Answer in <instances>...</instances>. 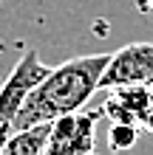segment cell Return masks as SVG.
Segmentation results:
<instances>
[{"label":"cell","instance_id":"cell-1","mask_svg":"<svg viewBox=\"0 0 153 155\" xmlns=\"http://www.w3.org/2000/svg\"><path fill=\"white\" fill-rule=\"evenodd\" d=\"M108 62H111V54H88V57H74L51 68L48 76L23 102L20 113L14 118V130H23V127L40 121H54L57 116L82 110L88 99L99 90V79Z\"/></svg>","mask_w":153,"mask_h":155},{"label":"cell","instance_id":"cell-7","mask_svg":"<svg viewBox=\"0 0 153 155\" xmlns=\"http://www.w3.org/2000/svg\"><path fill=\"white\" fill-rule=\"evenodd\" d=\"M139 141V124H125V121H111L108 130V150L111 152H128Z\"/></svg>","mask_w":153,"mask_h":155},{"label":"cell","instance_id":"cell-8","mask_svg":"<svg viewBox=\"0 0 153 155\" xmlns=\"http://www.w3.org/2000/svg\"><path fill=\"white\" fill-rule=\"evenodd\" d=\"M12 133H14V124L0 121V152H6V144H9V138H12Z\"/></svg>","mask_w":153,"mask_h":155},{"label":"cell","instance_id":"cell-5","mask_svg":"<svg viewBox=\"0 0 153 155\" xmlns=\"http://www.w3.org/2000/svg\"><path fill=\"white\" fill-rule=\"evenodd\" d=\"M148 104H150V87H145V85H116V87H108V96L102 102V116L111 118V121L145 127Z\"/></svg>","mask_w":153,"mask_h":155},{"label":"cell","instance_id":"cell-2","mask_svg":"<svg viewBox=\"0 0 153 155\" xmlns=\"http://www.w3.org/2000/svg\"><path fill=\"white\" fill-rule=\"evenodd\" d=\"M48 71L51 68L40 59V54L34 48H29L20 59H17L14 71L9 74V79L3 82V87H0V121L14 124L23 102L29 99L31 90L48 76Z\"/></svg>","mask_w":153,"mask_h":155},{"label":"cell","instance_id":"cell-4","mask_svg":"<svg viewBox=\"0 0 153 155\" xmlns=\"http://www.w3.org/2000/svg\"><path fill=\"white\" fill-rule=\"evenodd\" d=\"M116 85H145L153 90V42H130L111 54L99 87L108 90Z\"/></svg>","mask_w":153,"mask_h":155},{"label":"cell","instance_id":"cell-9","mask_svg":"<svg viewBox=\"0 0 153 155\" xmlns=\"http://www.w3.org/2000/svg\"><path fill=\"white\" fill-rule=\"evenodd\" d=\"M145 130L153 135V90H150V104H148V116H145Z\"/></svg>","mask_w":153,"mask_h":155},{"label":"cell","instance_id":"cell-6","mask_svg":"<svg viewBox=\"0 0 153 155\" xmlns=\"http://www.w3.org/2000/svg\"><path fill=\"white\" fill-rule=\"evenodd\" d=\"M48 138H51V121H40L23 130H14L12 138L6 144L9 155H43L48 150Z\"/></svg>","mask_w":153,"mask_h":155},{"label":"cell","instance_id":"cell-10","mask_svg":"<svg viewBox=\"0 0 153 155\" xmlns=\"http://www.w3.org/2000/svg\"><path fill=\"white\" fill-rule=\"evenodd\" d=\"M145 3H148V8H153V0H145Z\"/></svg>","mask_w":153,"mask_h":155},{"label":"cell","instance_id":"cell-3","mask_svg":"<svg viewBox=\"0 0 153 155\" xmlns=\"http://www.w3.org/2000/svg\"><path fill=\"white\" fill-rule=\"evenodd\" d=\"M102 110H74L51 121L48 155H88L94 152V127Z\"/></svg>","mask_w":153,"mask_h":155}]
</instances>
